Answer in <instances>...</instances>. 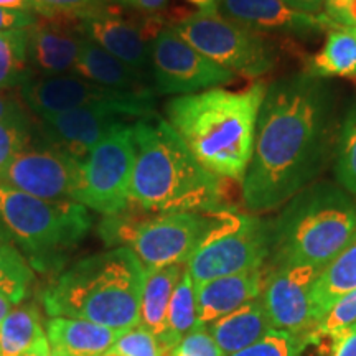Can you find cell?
I'll list each match as a JSON object with an SVG mask.
<instances>
[{
	"label": "cell",
	"mask_w": 356,
	"mask_h": 356,
	"mask_svg": "<svg viewBox=\"0 0 356 356\" xmlns=\"http://www.w3.org/2000/svg\"><path fill=\"white\" fill-rule=\"evenodd\" d=\"M315 78H355L356 76V37L346 29L327 32L322 50L309 61V70Z\"/></svg>",
	"instance_id": "obj_26"
},
{
	"label": "cell",
	"mask_w": 356,
	"mask_h": 356,
	"mask_svg": "<svg viewBox=\"0 0 356 356\" xmlns=\"http://www.w3.org/2000/svg\"><path fill=\"white\" fill-rule=\"evenodd\" d=\"M202 327L198 322V307H197V289L188 270H184L180 280H178L175 292H173L170 305L167 312V328L160 343L168 353L180 343L195 328Z\"/></svg>",
	"instance_id": "obj_27"
},
{
	"label": "cell",
	"mask_w": 356,
	"mask_h": 356,
	"mask_svg": "<svg viewBox=\"0 0 356 356\" xmlns=\"http://www.w3.org/2000/svg\"><path fill=\"white\" fill-rule=\"evenodd\" d=\"M309 343L310 340L307 335L273 330L257 340L254 345L229 356H302Z\"/></svg>",
	"instance_id": "obj_32"
},
{
	"label": "cell",
	"mask_w": 356,
	"mask_h": 356,
	"mask_svg": "<svg viewBox=\"0 0 356 356\" xmlns=\"http://www.w3.org/2000/svg\"><path fill=\"white\" fill-rule=\"evenodd\" d=\"M47 332L38 310L32 305L15 307L0 325V356L50 355Z\"/></svg>",
	"instance_id": "obj_23"
},
{
	"label": "cell",
	"mask_w": 356,
	"mask_h": 356,
	"mask_svg": "<svg viewBox=\"0 0 356 356\" xmlns=\"http://www.w3.org/2000/svg\"><path fill=\"white\" fill-rule=\"evenodd\" d=\"M29 140L30 131L25 115L0 121V175L29 147Z\"/></svg>",
	"instance_id": "obj_34"
},
{
	"label": "cell",
	"mask_w": 356,
	"mask_h": 356,
	"mask_svg": "<svg viewBox=\"0 0 356 356\" xmlns=\"http://www.w3.org/2000/svg\"><path fill=\"white\" fill-rule=\"evenodd\" d=\"M145 267L126 246L96 252L65 269L42 293L50 317L86 320L118 332L140 325Z\"/></svg>",
	"instance_id": "obj_4"
},
{
	"label": "cell",
	"mask_w": 356,
	"mask_h": 356,
	"mask_svg": "<svg viewBox=\"0 0 356 356\" xmlns=\"http://www.w3.org/2000/svg\"><path fill=\"white\" fill-rule=\"evenodd\" d=\"M73 73L79 78L99 84V86L118 89V91H150L140 70L126 65L88 38H84L81 44Z\"/></svg>",
	"instance_id": "obj_21"
},
{
	"label": "cell",
	"mask_w": 356,
	"mask_h": 356,
	"mask_svg": "<svg viewBox=\"0 0 356 356\" xmlns=\"http://www.w3.org/2000/svg\"><path fill=\"white\" fill-rule=\"evenodd\" d=\"M216 213H165L144 221L108 216L102 238L122 241L145 269L186 264L215 225Z\"/></svg>",
	"instance_id": "obj_7"
},
{
	"label": "cell",
	"mask_w": 356,
	"mask_h": 356,
	"mask_svg": "<svg viewBox=\"0 0 356 356\" xmlns=\"http://www.w3.org/2000/svg\"><path fill=\"white\" fill-rule=\"evenodd\" d=\"M15 304L8 299L7 296H3V293H0V325L3 323V320L7 318V315L10 314V312L15 309Z\"/></svg>",
	"instance_id": "obj_45"
},
{
	"label": "cell",
	"mask_w": 356,
	"mask_h": 356,
	"mask_svg": "<svg viewBox=\"0 0 356 356\" xmlns=\"http://www.w3.org/2000/svg\"><path fill=\"white\" fill-rule=\"evenodd\" d=\"M32 78L26 30L0 33V91L24 86Z\"/></svg>",
	"instance_id": "obj_28"
},
{
	"label": "cell",
	"mask_w": 356,
	"mask_h": 356,
	"mask_svg": "<svg viewBox=\"0 0 356 356\" xmlns=\"http://www.w3.org/2000/svg\"><path fill=\"white\" fill-rule=\"evenodd\" d=\"M356 323V291L348 292L346 296L337 300L330 307V310L323 315V318L315 325L310 332V343H320L327 341L332 343L345 330H348L351 325Z\"/></svg>",
	"instance_id": "obj_31"
},
{
	"label": "cell",
	"mask_w": 356,
	"mask_h": 356,
	"mask_svg": "<svg viewBox=\"0 0 356 356\" xmlns=\"http://www.w3.org/2000/svg\"><path fill=\"white\" fill-rule=\"evenodd\" d=\"M134 159L132 126L122 124L104 137L81 162L76 202L106 216L126 211L131 204Z\"/></svg>",
	"instance_id": "obj_10"
},
{
	"label": "cell",
	"mask_w": 356,
	"mask_h": 356,
	"mask_svg": "<svg viewBox=\"0 0 356 356\" xmlns=\"http://www.w3.org/2000/svg\"><path fill=\"white\" fill-rule=\"evenodd\" d=\"M79 181L81 162L50 145L26 147L0 175V185L48 202L78 203Z\"/></svg>",
	"instance_id": "obj_13"
},
{
	"label": "cell",
	"mask_w": 356,
	"mask_h": 356,
	"mask_svg": "<svg viewBox=\"0 0 356 356\" xmlns=\"http://www.w3.org/2000/svg\"><path fill=\"white\" fill-rule=\"evenodd\" d=\"M170 356H225L220 346L216 345L215 338L207 330V327H198L188 333L175 348Z\"/></svg>",
	"instance_id": "obj_36"
},
{
	"label": "cell",
	"mask_w": 356,
	"mask_h": 356,
	"mask_svg": "<svg viewBox=\"0 0 356 356\" xmlns=\"http://www.w3.org/2000/svg\"><path fill=\"white\" fill-rule=\"evenodd\" d=\"M29 33V61L44 76H58L73 71L84 42L74 22H37Z\"/></svg>",
	"instance_id": "obj_18"
},
{
	"label": "cell",
	"mask_w": 356,
	"mask_h": 356,
	"mask_svg": "<svg viewBox=\"0 0 356 356\" xmlns=\"http://www.w3.org/2000/svg\"><path fill=\"white\" fill-rule=\"evenodd\" d=\"M91 226L83 204L48 202L0 185V239L15 248L35 273H60Z\"/></svg>",
	"instance_id": "obj_5"
},
{
	"label": "cell",
	"mask_w": 356,
	"mask_h": 356,
	"mask_svg": "<svg viewBox=\"0 0 356 356\" xmlns=\"http://www.w3.org/2000/svg\"><path fill=\"white\" fill-rule=\"evenodd\" d=\"M353 291H356V239L315 280L312 289L314 327L337 300Z\"/></svg>",
	"instance_id": "obj_25"
},
{
	"label": "cell",
	"mask_w": 356,
	"mask_h": 356,
	"mask_svg": "<svg viewBox=\"0 0 356 356\" xmlns=\"http://www.w3.org/2000/svg\"><path fill=\"white\" fill-rule=\"evenodd\" d=\"M24 115L25 114L19 102L13 99L12 96H8L7 92L0 91V121L10 118H24Z\"/></svg>",
	"instance_id": "obj_40"
},
{
	"label": "cell",
	"mask_w": 356,
	"mask_h": 356,
	"mask_svg": "<svg viewBox=\"0 0 356 356\" xmlns=\"http://www.w3.org/2000/svg\"><path fill=\"white\" fill-rule=\"evenodd\" d=\"M44 356H56V355H53V353H50V355H44Z\"/></svg>",
	"instance_id": "obj_48"
},
{
	"label": "cell",
	"mask_w": 356,
	"mask_h": 356,
	"mask_svg": "<svg viewBox=\"0 0 356 356\" xmlns=\"http://www.w3.org/2000/svg\"><path fill=\"white\" fill-rule=\"evenodd\" d=\"M216 10L226 19L257 33L307 35L337 29L323 13L312 15L296 10L284 0H218Z\"/></svg>",
	"instance_id": "obj_17"
},
{
	"label": "cell",
	"mask_w": 356,
	"mask_h": 356,
	"mask_svg": "<svg viewBox=\"0 0 356 356\" xmlns=\"http://www.w3.org/2000/svg\"><path fill=\"white\" fill-rule=\"evenodd\" d=\"M275 233L277 266L323 270L356 239L355 198L335 185H312L292 198Z\"/></svg>",
	"instance_id": "obj_6"
},
{
	"label": "cell",
	"mask_w": 356,
	"mask_h": 356,
	"mask_svg": "<svg viewBox=\"0 0 356 356\" xmlns=\"http://www.w3.org/2000/svg\"><path fill=\"white\" fill-rule=\"evenodd\" d=\"M327 356H356V323L328 345Z\"/></svg>",
	"instance_id": "obj_38"
},
{
	"label": "cell",
	"mask_w": 356,
	"mask_h": 356,
	"mask_svg": "<svg viewBox=\"0 0 356 356\" xmlns=\"http://www.w3.org/2000/svg\"><path fill=\"white\" fill-rule=\"evenodd\" d=\"M35 270L15 248L0 239V293L20 305L29 296Z\"/></svg>",
	"instance_id": "obj_29"
},
{
	"label": "cell",
	"mask_w": 356,
	"mask_h": 356,
	"mask_svg": "<svg viewBox=\"0 0 356 356\" xmlns=\"http://www.w3.org/2000/svg\"><path fill=\"white\" fill-rule=\"evenodd\" d=\"M22 89L25 104L40 119L86 106H115L137 119L154 118L152 91L131 92L109 89L70 74L32 78Z\"/></svg>",
	"instance_id": "obj_11"
},
{
	"label": "cell",
	"mask_w": 356,
	"mask_h": 356,
	"mask_svg": "<svg viewBox=\"0 0 356 356\" xmlns=\"http://www.w3.org/2000/svg\"><path fill=\"white\" fill-rule=\"evenodd\" d=\"M186 2L198 7V10H211V8H216L218 0H186Z\"/></svg>",
	"instance_id": "obj_46"
},
{
	"label": "cell",
	"mask_w": 356,
	"mask_h": 356,
	"mask_svg": "<svg viewBox=\"0 0 356 356\" xmlns=\"http://www.w3.org/2000/svg\"><path fill=\"white\" fill-rule=\"evenodd\" d=\"M155 88L160 95H195L233 84L238 76L195 50L172 26L162 29L150 47Z\"/></svg>",
	"instance_id": "obj_12"
},
{
	"label": "cell",
	"mask_w": 356,
	"mask_h": 356,
	"mask_svg": "<svg viewBox=\"0 0 356 356\" xmlns=\"http://www.w3.org/2000/svg\"><path fill=\"white\" fill-rule=\"evenodd\" d=\"M48 343L56 356H102L122 332L86 320L50 317L44 322Z\"/></svg>",
	"instance_id": "obj_20"
},
{
	"label": "cell",
	"mask_w": 356,
	"mask_h": 356,
	"mask_svg": "<svg viewBox=\"0 0 356 356\" xmlns=\"http://www.w3.org/2000/svg\"><path fill=\"white\" fill-rule=\"evenodd\" d=\"M332 22L337 29H356V0H350Z\"/></svg>",
	"instance_id": "obj_41"
},
{
	"label": "cell",
	"mask_w": 356,
	"mask_h": 356,
	"mask_svg": "<svg viewBox=\"0 0 356 356\" xmlns=\"http://www.w3.org/2000/svg\"><path fill=\"white\" fill-rule=\"evenodd\" d=\"M335 175L341 188L356 197V108L346 114L337 139Z\"/></svg>",
	"instance_id": "obj_30"
},
{
	"label": "cell",
	"mask_w": 356,
	"mask_h": 356,
	"mask_svg": "<svg viewBox=\"0 0 356 356\" xmlns=\"http://www.w3.org/2000/svg\"><path fill=\"white\" fill-rule=\"evenodd\" d=\"M186 264H172L145 269L140 297V325L162 338L167 328V312L175 287Z\"/></svg>",
	"instance_id": "obj_24"
},
{
	"label": "cell",
	"mask_w": 356,
	"mask_h": 356,
	"mask_svg": "<svg viewBox=\"0 0 356 356\" xmlns=\"http://www.w3.org/2000/svg\"><path fill=\"white\" fill-rule=\"evenodd\" d=\"M284 2L292 8H296V10L312 13V15H318V13H322L327 0H284Z\"/></svg>",
	"instance_id": "obj_42"
},
{
	"label": "cell",
	"mask_w": 356,
	"mask_h": 356,
	"mask_svg": "<svg viewBox=\"0 0 356 356\" xmlns=\"http://www.w3.org/2000/svg\"><path fill=\"white\" fill-rule=\"evenodd\" d=\"M348 2H350V0H327V2H325V7H323L322 13L325 17H327L328 20L332 22L338 15V13L341 12V8H343ZM332 24H333V22H332Z\"/></svg>",
	"instance_id": "obj_43"
},
{
	"label": "cell",
	"mask_w": 356,
	"mask_h": 356,
	"mask_svg": "<svg viewBox=\"0 0 356 356\" xmlns=\"http://www.w3.org/2000/svg\"><path fill=\"white\" fill-rule=\"evenodd\" d=\"M132 204L157 215L228 210L222 178L190 154L165 119H139L132 126Z\"/></svg>",
	"instance_id": "obj_3"
},
{
	"label": "cell",
	"mask_w": 356,
	"mask_h": 356,
	"mask_svg": "<svg viewBox=\"0 0 356 356\" xmlns=\"http://www.w3.org/2000/svg\"><path fill=\"white\" fill-rule=\"evenodd\" d=\"M208 327H210L208 332L215 338L216 345L225 356L238 353L254 345L257 340L274 330L261 297L239 307L238 310L231 312L229 315L216 320Z\"/></svg>",
	"instance_id": "obj_22"
},
{
	"label": "cell",
	"mask_w": 356,
	"mask_h": 356,
	"mask_svg": "<svg viewBox=\"0 0 356 356\" xmlns=\"http://www.w3.org/2000/svg\"><path fill=\"white\" fill-rule=\"evenodd\" d=\"M0 7L20 8V10H33L32 0H0Z\"/></svg>",
	"instance_id": "obj_44"
},
{
	"label": "cell",
	"mask_w": 356,
	"mask_h": 356,
	"mask_svg": "<svg viewBox=\"0 0 356 356\" xmlns=\"http://www.w3.org/2000/svg\"><path fill=\"white\" fill-rule=\"evenodd\" d=\"M269 248V231L259 218L222 210L186 262V270L197 287L225 275L262 269Z\"/></svg>",
	"instance_id": "obj_8"
},
{
	"label": "cell",
	"mask_w": 356,
	"mask_h": 356,
	"mask_svg": "<svg viewBox=\"0 0 356 356\" xmlns=\"http://www.w3.org/2000/svg\"><path fill=\"white\" fill-rule=\"evenodd\" d=\"M172 29L195 50L236 76H264L277 61L274 47L261 33L226 19L216 8L186 15Z\"/></svg>",
	"instance_id": "obj_9"
},
{
	"label": "cell",
	"mask_w": 356,
	"mask_h": 356,
	"mask_svg": "<svg viewBox=\"0 0 356 356\" xmlns=\"http://www.w3.org/2000/svg\"><path fill=\"white\" fill-rule=\"evenodd\" d=\"M322 270L305 264H282L264 280L261 300L274 330L310 335L314 330L312 289Z\"/></svg>",
	"instance_id": "obj_14"
},
{
	"label": "cell",
	"mask_w": 356,
	"mask_h": 356,
	"mask_svg": "<svg viewBox=\"0 0 356 356\" xmlns=\"http://www.w3.org/2000/svg\"><path fill=\"white\" fill-rule=\"evenodd\" d=\"M266 91L267 84L257 81L243 91L215 88L175 96L165 106V121L207 170L243 181Z\"/></svg>",
	"instance_id": "obj_2"
},
{
	"label": "cell",
	"mask_w": 356,
	"mask_h": 356,
	"mask_svg": "<svg viewBox=\"0 0 356 356\" xmlns=\"http://www.w3.org/2000/svg\"><path fill=\"white\" fill-rule=\"evenodd\" d=\"M264 273L262 269L248 273L225 275L197 286L198 322L208 327L239 307L249 304L261 297L264 289Z\"/></svg>",
	"instance_id": "obj_19"
},
{
	"label": "cell",
	"mask_w": 356,
	"mask_h": 356,
	"mask_svg": "<svg viewBox=\"0 0 356 356\" xmlns=\"http://www.w3.org/2000/svg\"><path fill=\"white\" fill-rule=\"evenodd\" d=\"M38 22L37 13L32 10H20V8L0 7V33L19 32L29 30Z\"/></svg>",
	"instance_id": "obj_37"
},
{
	"label": "cell",
	"mask_w": 356,
	"mask_h": 356,
	"mask_svg": "<svg viewBox=\"0 0 356 356\" xmlns=\"http://www.w3.org/2000/svg\"><path fill=\"white\" fill-rule=\"evenodd\" d=\"M330 124V91L320 78L297 73L267 86L241 181L248 210H275L305 188L323 162Z\"/></svg>",
	"instance_id": "obj_1"
},
{
	"label": "cell",
	"mask_w": 356,
	"mask_h": 356,
	"mask_svg": "<svg viewBox=\"0 0 356 356\" xmlns=\"http://www.w3.org/2000/svg\"><path fill=\"white\" fill-rule=\"evenodd\" d=\"M33 10L47 20L74 22L102 10L106 0H32Z\"/></svg>",
	"instance_id": "obj_33"
},
{
	"label": "cell",
	"mask_w": 356,
	"mask_h": 356,
	"mask_svg": "<svg viewBox=\"0 0 356 356\" xmlns=\"http://www.w3.org/2000/svg\"><path fill=\"white\" fill-rule=\"evenodd\" d=\"M111 2L145 13V15H154V13H159L167 7L168 0H111Z\"/></svg>",
	"instance_id": "obj_39"
},
{
	"label": "cell",
	"mask_w": 356,
	"mask_h": 356,
	"mask_svg": "<svg viewBox=\"0 0 356 356\" xmlns=\"http://www.w3.org/2000/svg\"><path fill=\"white\" fill-rule=\"evenodd\" d=\"M346 30H350V32H351V33H353V35H355V37H356V29H346Z\"/></svg>",
	"instance_id": "obj_47"
},
{
	"label": "cell",
	"mask_w": 356,
	"mask_h": 356,
	"mask_svg": "<svg viewBox=\"0 0 356 356\" xmlns=\"http://www.w3.org/2000/svg\"><path fill=\"white\" fill-rule=\"evenodd\" d=\"M111 350L119 356H170L159 338L142 325L122 332Z\"/></svg>",
	"instance_id": "obj_35"
},
{
	"label": "cell",
	"mask_w": 356,
	"mask_h": 356,
	"mask_svg": "<svg viewBox=\"0 0 356 356\" xmlns=\"http://www.w3.org/2000/svg\"><path fill=\"white\" fill-rule=\"evenodd\" d=\"M122 118H131L115 106H86L42 119L47 144L83 162L99 142L121 127Z\"/></svg>",
	"instance_id": "obj_15"
},
{
	"label": "cell",
	"mask_w": 356,
	"mask_h": 356,
	"mask_svg": "<svg viewBox=\"0 0 356 356\" xmlns=\"http://www.w3.org/2000/svg\"><path fill=\"white\" fill-rule=\"evenodd\" d=\"M78 29L88 40L140 71L150 61V47L162 30L159 20L150 19L140 24L119 15L113 7L84 17L78 22Z\"/></svg>",
	"instance_id": "obj_16"
}]
</instances>
